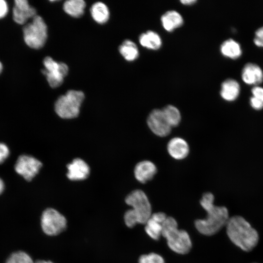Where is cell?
Listing matches in <instances>:
<instances>
[{
  "label": "cell",
  "instance_id": "6da1fadb",
  "mask_svg": "<svg viewBox=\"0 0 263 263\" xmlns=\"http://www.w3.org/2000/svg\"><path fill=\"white\" fill-rule=\"evenodd\" d=\"M214 200V195L210 192H207L203 195L200 204L206 211L207 216L205 219H197L194 222L197 230L206 236L217 233L226 225L230 218L227 208L215 206Z\"/></svg>",
  "mask_w": 263,
  "mask_h": 263
},
{
  "label": "cell",
  "instance_id": "7a4b0ae2",
  "mask_svg": "<svg viewBox=\"0 0 263 263\" xmlns=\"http://www.w3.org/2000/svg\"><path fill=\"white\" fill-rule=\"evenodd\" d=\"M225 227L230 240L242 250L250 251L258 244V232L244 217L239 215L230 217Z\"/></svg>",
  "mask_w": 263,
  "mask_h": 263
},
{
  "label": "cell",
  "instance_id": "3957f363",
  "mask_svg": "<svg viewBox=\"0 0 263 263\" xmlns=\"http://www.w3.org/2000/svg\"><path fill=\"white\" fill-rule=\"evenodd\" d=\"M126 203L132 207L125 213L126 225L132 228L137 224H145L151 215V207L145 193L142 190L132 191L125 199Z\"/></svg>",
  "mask_w": 263,
  "mask_h": 263
},
{
  "label": "cell",
  "instance_id": "277c9868",
  "mask_svg": "<svg viewBox=\"0 0 263 263\" xmlns=\"http://www.w3.org/2000/svg\"><path fill=\"white\" fill-rule=\"evenodd\" d=\"M162 235L166 239L169 248L174 252L186 254L189 252L192 243L188 232L178 228L174 218L168 217L162 224Z\"/></svg>",
  "mask_w": 263,
  "mask_h": 263
},
{
  "label": "cell",
  "instance_id": "5b68a950",
  "mask_svg": "<svg viewBox=\"0 0 263 263\" xmlns=\"http://www.w3.org/2000/svg\"><path fill=\"white\" fill-rule=\"evenodd\" d=\"M84 99V94L82 92L69 90L57 99L55 104V111L59 117L64 119L76 117Z\"/></svg>",
  "mask_w": 263,
  "mask_h": 263
},
{
  "label": "cell",
  "instance_id": "8992f818",
  "mask_svg": "<svg viewBox=\"0 0 263 263\" xmlns=\"http://www.w3.org/2000/svg\"><path fill=\"white\" fill-rule=\"evenodd\" d=\"M24 40L26 45L34 49L43 47L47 38V26L43 19L37 15L32 22L23 28Z\"/></svg>",
  "mask_w": 263,
  "mask_h": 263
},
{
  "label": "cell",
  "instance_id": "52a82bcc",
  "mask_svg": "<svg viewBox=\"0 0 263 263\" xmlns=\"http://www.w3.org/2000/svg\"><path fill=\"white\" fill-rule=\"evenodd\" d=\"M41 225L45 234L49 236H56L66 228L67 220L58 211L49 208L42 214Z\"/></svg>",
  "mask_w": 263,
  "mask_h": 263
},
{
  "label": "cell",
  "instance_id": "ba28073f",
  "mask_svg": "<svg viewBox=\"0 0 263 263\" xmlns=\"http://www.w3.org/2000/svg\"><path fill=\"white\" fill-rule=\"evenodd\" d=\"M43 62L45 68L41 72L46 76L49 85L53 88L60 86L68 74V66L63 62L55 61L50 56L45 57Z\"/></svg>",
  "mask_w": 263,
  "mask_h": 263
},
{
  "label": "cell",
  "instance_id": "9c48e42d",
  "mask_svg": "<svg viewBox=\"0 0 263 263\" xmlns=\"http://www.w3.org/2000/svg\"><path fill=\"white\" fill-rule=\"evenodd\" d=\"M42 163L36 158L27 155L20 156L16 163V171L28 181H31L38 173Z\"/></svg>",
  "mask_w": 263,
  "mask_h": 263
},
{
  "label": "cell",
  "instance_id": "30bf717a",
  "mask_svg": "<svg viewBox=\"0 0 263 263\" xmlns=\"http://www.w3.org/2000/svg\"><path fill=\"white\" fill-rule=\"evenodd\" d=\"M147 122L151 131L158 136L165 137L170 133L172 128L166 119L162 109L153 110L149 114Z\"/></svg>",
  "mask_w": 263,
  "mask_h": 263
},
{
  "label": "cell",
  "instance_id": "8fae6325",
  "mask_svg": "<svg viewBox=\"0 0 263 263\" xmlns=\"http://www.w3.org/2000/svg\"><path fill=\"white\" fill-rule=\"evenodd\" d=\"M13 9L14 20L18 24H23L27 20L37 16L36 10L30 6L26 0H16Z\"/></svg>",
  "mask_w": 263,
  "mask_h": 263
},
{
  "label": "cell",
  "instance_id": "7c38bea8",
  "mask_svg": "<svg viewBox=\"0 0 263 263\" xmlns=\"http://www.w3.org/2000/svg\"><path fill=\"white\" fill-rule=\"evenodd\" d=\"M157 171V168L153 163L149 160H143L136 165L134 174L136 179L144 184L151 180Z\"/></svg>",
  "mask_w": 263,
  "mask_h": 263
},
{
  "label": "cell",
  "instance_id": "4fadbf2b",
  "mask_svg": "<svg viewBox=\"0 0 263 263\" xmlns=\"http://www.w3.org/2000/svg\"><path fill=\"white\" fill-rule=\"evenodd\" d=\"M167 150L173 158L182 160L188 155L189 148L186 140L181 137H175L169 141Z\"/></svg>",
  "mask_w": 263,
  "mask_h": 263
},
{
  "label": "cell",
  "instance_id": "5bb4252c",
  "mask_svg": "<svg viewBox=\"0 0 263 263\" xmlns=\"http://www.w3.org/2000/svg\"><path fill=\"white\" fill-rule=\"evenodd\" d=\"M67 176L71 180H81L87 178L90 173V168L87 163L80 158L75 159L67 165Z\"/></svg>",
  "mask_w": 263,
  "mask_h": 263
},
{
  "label": "cell",
  "instance_id": "9a60e30c",
  "mask_svg": "<svg viewBox=\"0 0 263 263\" xmlns=\"http://www.w3.org/2000/svg\"><path fill=\"white\" fill-rule=\"evenodd\" d=\"M242 77L247 84H258L263 80V72L260 67L256 64L248 62L243 67Z\"/></svg>",
  "mask_w": 263,
  "mask_h": 263
},
{
  "label": "cell",
  "instance_id": "2e32d148",
  "mask_svg": "<svg viewBox=\"0 0 263 263\" xmlns=\"http://www.w3.org/2000/svg\"><path fill=\"white\" fill-rule=\"evenodd\" d=\"M161 22L164 29L171 32L181 27L184 23L182 15L175 10H169L164 13L161 17Z\"/></svg>",
  "mask_w": 263,
  "mask_h": 263
},
{
  "label": "cell",
  "instance_id": "e0dca14e",
  "mask_svg": "<svg viewBox=\"0 0 263 263\" xmlns=\"http://www.w3.org/2000/svg\"><path fill=\"white\" fill-rule=\"evenodd\" d=\"M139 42L144 48L151 50H157L162 46V41L159 35L155 31L149 30L139 36Z\"/></svg>",
  "mask_w": 263,
  "mask_h": 263
},
{
  "label": "cell",
  "instance_id": "ac0fdd59",
  "mask_svg": "<svg viewBox=\"0 0 263 263\" xmlns=\"http://www.w3.org/2000/svg\"><path fill=\"white\" fill-rule=\"evenodd\" d=\"M240 90V85L237 81L232 78H227L221 84L220 94L225 100L233 101L238 96Z\"/></svg>",
  "mask_w": 263,
  "mask_h": 263
},
{
  "label": "cell",
  "instance_id": "d6986e66",
  "mask_svg": "<svg viewBox=\"0 0 263 263\" xmlns=\"http://www.w3.org/2000/svg\"><path fill=\"white\" fill-rule=\"evenodd\" d=\"M119 52L128 61H133L139 56V52L136 44L130 39L125 40L119 46Z\"/></svg>",
  "mask_w": 263,
  "mask_h": 263
},
{
  "label": "cell",
  "instance_id": "ffe728a7",
  "mask_svg": "<svg viewBox=\"0 0 263 263\" xmlns=\"http://www.w3.org/2000/svg\"><path fill=\"white\" fill-rule=\"evenodd\" d=\"M90 12L94 20L99 24H104L109 20V9L107 6L102 2H97L93 4Z\"/></svg>",
  "mask_w": 263,
  "mask_h": 263
},
{
  "label": "cell",
  "instance_id": "44dd1931",
  "mask_svg": "<svg viewBox=\"0 0 263 263\" xmlns=\"http://www.w3.org/2000/svg\"><path fill=\"white\" fill-rule=\"evenodd\" d=\"M86 3L83 0H69L63 5L65 13L74 18H80L84 13Z\"/></svg>",
  "mask_w": 263,
  "mask_h": 263
},
{
  "label": "cell",
  "instance_id": "7402d4cb",
  "mask_svg": "<svg viewBox=\"0 0 263 263\" xmlns=\"http://www.w3.org/2000/svg\"><path fill=\"white\" fill-rule=\"evenodd\" d=\"M220 51L225 56L231 58H236L242 54L239 43L232 38L225 40L221 45Z\"/></svg>",
  "mask_w": 263,
  "mask_h": 263
},
{
  "label": "cell",
  "instance_id": "603a6c76",
  "mask_svg": "<svg viewBox=\"0 0 263 263\" xmlns=\"http://www.w3.org/2000/svg\"><path fill=\"white\" fill-rule=\"evenodd\" d=\"M164 116L171 128L177 126L181 120L179 110L175 106L169 105L162 109Z\"/></svg>",
  "mask_w": 263,
  "mask_h": 263
},
{
  "label": "cell",
  "instance_id": "cb8c5ba5",
  "mask_svg": "<svg viewBox=\"0 0 263 263\" xmlns=\"http://www.w3.org/2000/svg\"><path fill=\"white\" fill-rule=\"evenodd\" d=\"M145 230L151 238L158 240L162 235V224L150 217L145 224Z\"/></svg>",
  "mask_w": 263,
  "mask_h": 263
},
{
  "label": "cell",
  "instance_id": "d4e9b609",
  "mask_svg": "<svg viewBox=\"0 0 263 263\" xmlns=\"http://www.w3.org/2000/svg\"><path fill=\"white\" fill-rule=\"evenodd\" d=\"M6 263H35L31 257L23 251H19L12 253Z\"/></svg>",
  "mask_w": 263,
  "mask_h": 263
},
{
  "label": "cell",
  "instance_id": "484cf974",
  "mask_svg": "<svg viewBox=\"0 0 263 263\" xmlns=\"http://www.w3.org/2000/svg\"><path fill=\"white\" fill-rule=\"evenodd\" d=\"M138 263H165V261L160 255L150 253L141 255L139 258Z\"/></svg>",
  "mask_w": 263,
  "mask_h": 263
},
{
  "label": "cell",
  "instance_id": "4316f807",
  "mask_svg": "<svg viewBox=\"0 0 263 263\" xmlns=\"http://www.w3.org/2000/svg\"><path fill=\"white\" fill-rule=\"evenodd\" d=\"M253 40L257 46L263 47V26L256 30Z\"/></svg>",
  "mask_w": 263,
  "mask_h": 263
},
{
  "label": "cell",
  "instance_id": "83f0119b",
  "mask_svg": "<svg viewBox=\"0 0 263 263\" xmlns=\"http://www.w3.org/2000/svg\"><path fill=\"white\" fill-rule=\"evenodd\" d=\"M9 150L4 143H0V164L2 163L9 156Z\"/></svg>",
  "mask_w": 263,
  "mask_h": 263
},
{
  "label": "cell",
  "instance_id": "f1b7e54d",
  "mask_svg": "<svg viewBox=\"0 0 263 263\" xmlns=\"http://www.w3.org/2000/svg\"><path fill=\"white\" fill-rule=\"evenodd\" d=\"M253 96L263 102V88L256 86L251 89Z\"/></svg>",
  "mask_w": 263,
  "mask_h": 263
},
{
  "label": "cell",
  "instance_id": "f546056e",
  "mask_svg": "<svg viewBox=\"0 0 263 263\" xmlns=\"http://www.w3.org/2000/svg\"><path fill=\"white\" fill-rule=\"evenodd\" d=\"M250 103L251 107L255 110H261L263 108V102L253 96L250 98Z\"/></svg>",
  "mask_w": 263,
  "mask_h": 263
},
{
  "label": "cell",
  "instance_id": "4dcf8cb0",
  "mask_svg": "<svg viewBox=\"0 0 263 263\" xmlns=\"http://www.w3.org/2000/svg\"><path fill=\"white\" fill-rule=\"evenodd\" d=\"M150 217L155 221L162 224L166 220L168 216L163 212H158L152 214Z\"/></svg>",
  "mask_w": 263,
  "mask_h": 263
},
{
  "label": "cell",
  "instance_id": "1f68e13d",
  "mask_svg": "<svg viewBox=\"0 0 263 263\" xmlns=\"http://www.w3.org/2000/svg\"><path fill=\"white\" fill-rule=\"evenodd\" d=\"M8 11L7 2L4 0H0V19L4 17Z\"/></svg>",
  "mask_w": 263,
  "mask_h": 263
},
{
  "label": "cell",
  "instance_id": "d6a6232c",
  "mask_svg": "<svg viewBox=\"0 0 263 263\" xmlns=\"http://www.w3.org/2000/svg\"><path fill=\"white\" fill-rule=\"evenodd\" d=\"M180 2L183 4L189 5L194 4L197 1L196 0H182Z\"/></svg>",
  "mask_w": 263,
  "mask_h": 263
},
{
  "label": "cell",
  "instance_id": "836d02e7",
  "mask_svg": "<svg viewBox=\"0 0 263 263\" xmlns=\"http://www.w3.org/2000/svg\"><path fill=\"white\" fill-rule=\"evenodd\" d=\"M4 189V183L2 180L0 178V194L2 193Z\"/></svg>",
  "mask_w": 263,
  "mask_h": 263
},
{
  "label": "cell",
  "instance_id": "e575fe53",
  "mask_svg": "<svg viewBox=\"0 0 263 263\" xmlns=\"http://www.w3.org/2000/svg\"><path fill=\"white\" fill-rule=\"evenodd\" d=\"M35 263H53V262L51 261H43V260H39L38 261Z\"/></svg>",
  "mask_w": 263,
  "mask_h": 263
},
{
  "label": "cell",
  "instance_id": "d590c367",
  "mask_svg": "<svg viewBox=\"0 0 263 263\" xmlns=\"http://www.w3.org/2000/svg\"><path fill=\"white\" fill-rule=\"evenodd\" d=\"M2 70V65L1 63L0 62V74L1 73Z\"/></svg>",
  "mask_w": 263,
  "mask_h": 263
}]
</instances>
